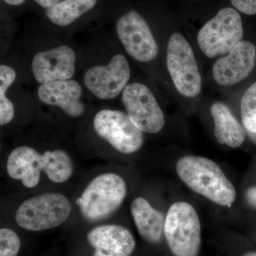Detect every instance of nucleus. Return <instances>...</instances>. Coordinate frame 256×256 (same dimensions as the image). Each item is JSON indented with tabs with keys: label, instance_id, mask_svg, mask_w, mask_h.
<instances>
[{
	"label": "nucleus",
	"instance_id": "nucleus-26",
	"mask_svg": "<svg viewBox=\"0 0 256 256\" xmlns=\"http://www.w3.org/2000/svg\"><path fill=\"white\" fill-rule=\"evenodd\" d=\"M242 256H256V252H248Z\"/></svg>",
	"mask_w": 256,
	"mask_h": 256
},
{
	"label": "nucleus",
	"instance_id": "nucleus-1",
	"mask_svg": "<svg viewBox=\"0 0 256 256\" xmlns=\"http://www.w3.org/2000/svg\"><path fill=\"white\" fill-rule=\"evenodd\" d=\"M178 178L188 188L220 206L230 207L236 198L233 184L212 160L188 156L176 162Z\"/></svg>",
	"mask_w": 256,
	"mask_h": 256
},
{
	"label": "nucleus",
	"instance_id": "nucleus-2",
	"mask_svg": "<svg viewBox=\"0 0 256 256\" xmlns=\"http://www.w3.org/2000/svg\"><path fill=\"white\" fill-rule=\"evenodd\" d=\"M127 186L124 178L114 173L96 176L76 200L84 218L90 222L105 220L124 202Z\"/></svg>",
	"mask_w": 256,
	"mask_h": 256
},
{
	"label": "nucleus",
	"instance_id": "nucleus-12",
	"mask_svg": "<svg viewBox=\"0 0 256 256\" xmlns=\"http://www.w3.org/2000/svg\"><path fill=\"white\" fill-rule=\"evenodd\" d=\"M256 47L250 42L242 41L228 55L220 58L213 66V76L218 85H234L246 78L256 66Z\"/></svg>",
	"mask_w": 256,
	"mask_h": 256
},
{
	"label": "nucleus",
	"instance_id": "nucleus-8",
	"mask_svg": "<svg viewBox=\"0 0 256 256\" xmlns=\"http://www.w3.org/2000/svg\"><path fill=\"white\" fill-rule=\"evenodd\" d=\"M122 101L128 116L142 132L156 134L164 127V116L152 92L144 84L124 88Z\"/></svg>",
	"mask_w": 256,
	"mask_h": 256
},
{
	"label": "nucleus",
	"instance_id": "nucleus-6",
	"mask_svg": "<svg viewBox=\"0 0 256 256\" xmlns=\"http://www.w3.org/2000/svg\"><path fill=\"white\" fill-rule=\"evenodd\" d=\"M166 64L171 78L178 92L194 98L202 90V76L193 50L180 33L170 36L166 50Z\"/></svg>",
	"mask_w": 256,
	"mask_h": 256
},
{
	"label": "nucleus",
	"instance_id": "nucleus-21",
	"mask_svg": "<svg viewBox=\"0 0 256 256\" xmlns=\"http://www.w3.org/2000/svg\"><path fill=\"white\" fill-rule=\"evenodd\" d=\"M21 242L16 234L10 228L0 230V256H16Z\"/></svg>",
	"mask_w": 256,
	"mask_h": 256
},
{
	"label": "nucleus",
	"instance_id": "nucleus-16",
	"mask_svg": "<svg viewBox=\"0 0 256 256\" xmlns=\"http://www.w3.org/2000/svg\"><path fill=\"white\" fill-rule=\"evenodd\" d=\"M131 213L140 235L146 242H158L164 232L165 216L142 197H138L131 204Z\"/></svg>",
	"mask_w": 256,
	"mask_h": 256
},
{
	"label": "nucleus",
	"instance_id": "nucleus-9",
	"mask_svg": "<svg viewBox=\"0 0 256 256\" xmlns=\"http://www.w3.org/2000/svg\"><path fill=\"white\" fill-rule=\"evenodd\" d=\"M120 41L128 54L141 62L154 60L159 48L144 18L134 10L122 15L116 24Z\"/></svg>",
	"mask_w": 256,
	"mask_h": 256
},
{
	"label": "nucleus",
	"instance_id": "nucleus-18",
	"mask_svg": "<svg viewBox=\"0 0 256 256\" xmlns=\"http://www.w3.org/2000/svg\"><path fill=\"white\" fill-rule=\"evenodd\" d=\"M97 0H64L46 10V14L52 23L66 26L96 6Z\"/></svg>",
	"mask_w": 256,
	"mask_h": 256
},
{
	"label": "nucleus",
	"instance_id": "nucleus-3",
	"mask_svg": "<svg viewBox=\"0 0 256 256\" xmlns=\"http://www.w3.org/2000/svg\"><path fill=\"white\" fill-rule=\"evenodd\" d=\"M164 234L174 256H198L202 245L201 223L194 207L180 202L170 207Z\"/></svg>",
	"mask_w": 256,
	"mask_h": 256
},
{
	"label": "nucleus",
	"instance_id": "nucleus-11",
	"mask_svg": "<svg viewBox=\"0 0 256 256\" xmlns=\"http://www.w3.org/2000/svg\"><path fill=\"white\" fill-rule=\"evenodd\" d=\"M76 60L74 50L62 45L36 54L32 60V72L35 79L42 84L69 80L75 74Z\"/></svg>",
	"mask_w": 256,
	"mask_h": 256
},
{
	"label": "nucleus",
	"instance_id": "nucleus-25",
	"mask_svg": "<svg viewBox=\"0 0 256 256\" xmlns=\"http://www.w3.org/2000/svg\"><path fill=\"white\" fill-rule=\"evenodd\" d=\"M6 4L10 5H20L22 4L25 0H4Z\"/></svg>",
	"mask_w": 256,
	"mask_h": 256
},
{
	"label": "nucleus",
	"instance_id": "nucleus-4",
	"mask_svg": "<svg viewBox=\"0 0 256 256\" xmlns=\"http://www.w3.org/2000/svg\"><path fill=\"white\" fill-rule=\"evenodd\" d=\"M72 205L60 193H45L25 200L15 214L16 224L32 232H41L62 225L70 216Z\"/></svg>",
	"mask_w": 256,
	"mask_h": 256
},
{
	"label": "nucleus",
	"instance_id": "nucleus-24",
	"mask_svg": "<svg viewBox=\"0 0 256 256\" xmlns=\"http://www.w3.org/2000/svg\"><path fill=\"white\" fill-rule=\"evenodd\" d=\"M34 1L42 8H46V9H48L60 2V0H34Z\"/></svg>",
	"mask_w": 256,
	"mask_h": 256
},
{
	"label": "nucleus",
	"instance_id": "nucleus-17",
	"mask_svg": "<svg viewBox=\"0 0 256 256\" xmlns=\"http://www.w3.org/2000/svg\"><path fill=\"white\" fill-rule=\"evenodd\" d=\"M210 114L214 122V134L218 142L232 148L242 146L246 134L228 106L222 102H215L210 108Z\"/></svg>",
	"mask_w": 256,
	"mask_h": 256
},
{
	"label": "nucleus",
	"instance_id": "nucleus-5",
	"mask_svg": "<svg viewBox=\"0 0 256 256\" xmlns=\"http://www.w3.org/2000/svg\"><path fill=\"white\" fill-rule=\"evenodd\" d=\"M244 30L238 12L230 8L220 10L205 24L197 36L198 46L210 58L228 54L242 41Z\"/></svg>",
	"mask_w": 256,
	"mask_h": 256
},
{
	"label": "nucleus",
	"instance_id": "nucleus-14",
	"mask_svg": "<svg viewBox=\"0 0 256 256\" xmlns=\"http://www.w3.org/2000/svg\"><path fill=\"white\" fill-rule=\"evenodd\" d=\"M37 94L42 102L60 107L70 117H80L85 110L80 101L82 86L75 80L69 79L42 84Z\"/></svg>",
	"mask_w": 256,
	"mask_h": 256
},
{
	"label": "nucleus",
	"instance_id": "nucleus-20",
	"mask_svg": "<svg viewBox=\"0 0 256 256\" xmlns=\"http://www.w3.org/2000/svg\"><path fill=\"white\" fill-rule=\"evenodd\" d=\"M240 114L244 127L256 134V82L244 94L240 102Z\"/></svg>",
	"mask_w": 256,
	"mask_h": 256
},
{
	"label": "nucleus",
	"instance_id": "nucleus-10",
	"mask_svg": "<svg viewBox=\"0 0 256 256\" xmlns=\"http://www.w3.org/2000/svg\"><path fill=\"white\" fill-rule=\"evenodd\" d=\"M130 78V68L127 58L117 54L108 65L88 69L84 75V84L98 98L109 100L124 92Z\"/></svg>",
	"mask_w": 256,
	"mask_h": 256
},
{
	"label": "nucleus",
	"instance_id": "nucleus-15",
	"mask_svg": "<svg viewBox=\"0 0 256 256\" xmlns=\"http://www.w3.org/2000/svg\"><path fill=\"white\" fill-rule=\"evenodd\" d=\"M44 156L34 148L21 146L10 153L6 161L8 174L13 180H21L25 188H35L44 170Z\"/></svg>",
	"mask_w": 256,
	"mask_h": 256
},
{
	"label": "nucleus",
	"instance_id": "nucleus-13",
	"mask_svg": "<svg viewBox=\"0 0 256 256\" xmlns=\"http://www.w3.org/2000/svg\"><path fill=\"white\" fill-rule=\"evenodd\" d=\"M88 240L95 249L94 256H130L136 248L130 232L114 224L92 228L88 234Z\"/></svg>",
	"mask_w": 256,
	"mask_h": 256
},
{
	"label": "nucleus",
	"instance_id": "nucleus-23",
	"mask_svg": "<svg viewBox=\"0 0 256 256\" xmlns=\"http://www.w3.org/2000/svg\"><path fill=\"white\" fill-rule=\"evenodd\" d=\"M246 198L248 204L256 208V186L248 188L246 192Z\"/></svg>",
	"mask_w": 256,
	"mask_h": 256
},
{
	"label": "nucleus",
	"instance_id": "nucleus-19",
	"mask_svg": "<svg viewBox=\"0 0 256 256\" xmlns=\"http://www.w3.org/2000/svg\"><path fill=\"white\" fill-rule=\"evenodd\" d=\"M43 171L50 181L64 183L73 174V163L68 153L62 150L46 151L43 154Z\"/></svg>",
	"mask_w": 256,
	"mask_h": 256
},
{
	"label": "nucleus",
	"instance_id": "nucleus-22",
	"mask_svg": "<svg viewBox=\"0 0 256 256\" xmlns=\"http://www.w3.org/2000/svg\"><path fill=\"white\" fill-rule=\"evenodd\" d=\"M239 11L248 15L256 14V0H230Z\"/></svg>",
	"mask_w": 256,
	"mask_h": 256
},
{
	"label": "nucleus",
	"instance_id": "nucleus-7",
	"mask_svg": "<svg viewBox=\"0 0 256 256\" xmlns=\"http://www.w3.org/2000/svg\"><path fill=\"white\" fill-rule=\"evenodd\" d=\"M94 128L101 138L122 154H132L142 146V131L122 111H99L94 117Z\"/></svg>",
	"mask_w": 256,
	"mask_h": 256
}]
</instances>
